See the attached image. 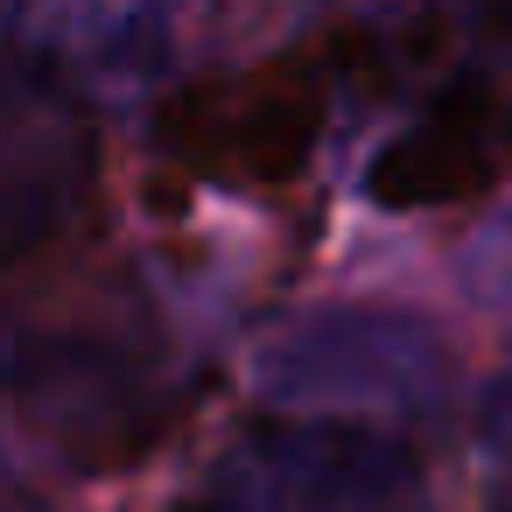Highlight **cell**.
Wrapping results in <instances>:
<instances>
[{
    "label": "cell",
    "instance_id": "7a4b0ae2",
    "mask_svg": "<svg viewBox=\"0 0 512 512\" xmlns=\"http://www.w3.org/2000/svg\"><path fill=\"white\" fill-rule=\"evenodd\" d=\"M260 386L281 407H435L449 358L421 316L400 309H316L260 344Z\"/></svg>",
    "mask_w": 512,
    "mask_h": 512
},
{
    "label": "cell",
    "instance_id": "6da1fadb",
    "mask_svg": "<svg viewBox=\"0 0 512 512\" xmlns=\"http://www.w3.org/2000/svg\"><path fill=\"white\" fill-rule=\"evenodd\" d=\"M211 512H428L421 463L344 414L246 428L211 470Z\"/></svg>",
    "mask_w": 512,
    "mask_h": 512
}]
</instances>
